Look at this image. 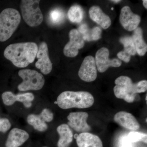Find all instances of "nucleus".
Masks as SVG:
<instances>
[{"label": "nucleus", "instance_id": "nucleus-1", "mask_svg": "<svg viewBox=\"0 0 147 147\" xmlns=\"http://www.w3.org/2000/svg\"><path fill=\"white\" fill-rule=\"evenodd\" d=\"M38 50V47L34 42L13 43L6 47L3 56L15 66L24 68L34 61Z\"/></svg>", "mask_w": 147, "mask_h": 147}, {"label": "nucleus", "instance_id": "nucleus-2", "mask_svg": "<svg viewBox=\"0 0 147 147\" xmlns=\"http://www.w3.org/2000/svg\"><path fill=\"white\" fill-rule=\"evenodd\" d=\"M114 92L116 97L128 103L134 102L137 94L144 92L147 89V81L142 80L134 84L129 77L122 76L115 81Z\"/></svg>", "mask_w": 147, "mask_h": 147}, {"label": "nucleus", "instance_id": "nucleus-3", "mask_svg": "<svg viewBox=\"0 0 147 147\" xmlns=\"http://www.w3.org/2000/svg\"><path fill=\"white\" fill-rule=\"evenodd\" d=\"M94 101L93 96L88 92L66 91L59 95L57 104L63 110L72 108L85 109L91 107Z\"/></svg>", "mask_w": 147, "mask_h": 147}, {"label": "nucleus", "instance_id": "nucleus-4", "mask_svg": "<svg viewBox=\"0 0 147 147\" xmlns=\"http://www.w3.org/2000/svg\"><path fill=\"white\" fill-rule=\"evenodd\" d=\"M21 21L20 13L15 9L5 8L0 12V42L10 38Z\"/></svg>", "mask_w": 147, "mask_h": 147}, {"label": "nucleus", "instance_id": "nucleus-5", "mask_svg": "<svg viewBox=\"0 0 147 147\" xmlns=\"http://www.w3.org/2000/svg\"><path fill=\"white\" fill-rule=\"evenodd\" d=\"M38 0H22L21 3V13L26 24L31 27L39 26L43 16L39 7Z\"/></svg>", "mask_w": 147, "mask_h": 147}, {"label": "nucleus", "instance_id": "nucleus-6", "mask_svg": "<svg viewBox=\"0 0 147 147\" xmlns=\"http://www.w3.org/2000/svg\"><path fill=\"white\" fill-rule=\"evenodd\" d=\"M18 74L23 80L18 86V89L20 91L39 90L44 86L45 83L44 76L36 70L21 69L18 71Z\"/></svg>", "mask_w": 147, "mask_h": 147}, {"label": "nucleus", "instance_id": "nucleus-7", "mask_svg": "<svg viewBox=\"0 0 147 147\" xmlns=\"http://www.w3.org/2000/svg\"><path fill=\"white\" fill-rule=\"evenodd\" d=\"M69 41L63 49L64 55L68 57H74L78 55L79 49L84 45V40L78 30L72 29L69 32Z\"/></svg>", "mask_w": 147, "mask_h": 147}, {"label": "nucleus", "instance_id": "nucleus-8", "mask_svg": "<svg viewBox=\"0 0 147 147\" xmlns=\"http://www.w3.org/2000/svg\"><path fill=\"white\" fill-rule=\"evenodd\" d=\"M109 50L105 47L100 48L96 54V64L97 70L101 73L105 72L110 67H118L121 65L122 62L120 60L109 59Z\"/></svg>", "mask_w": 147, "mask_h": 147}, {"label": "nucleus", "instance_id": "nucleus-9", "mask_svg": "<svg viewBox=\"0 0 147 147\" xmlns=\"http://www.w3.org/2000/svg\"><path fill=\"white\" fill-rule=\"evenodd\" d=\"M88 114L86 112H72L67 117V125L75 131L80 133L88 132L91 130L90 126L87 123Z\"/></svg>", "mask_w": 147, "mask_h": 147}, {"label": "nucleus", "instance_id": "nucleus-10", "mask_svg": "<svg viewBox=\"0 0 147 147\" xmlns=\"http://www.w3.org/2000/svg\"><path fill=\"white\" fill-rule=\"evenodd\" d=\"M36 57L38 60L35 63L37 68L45 75L49 74L53 69V64L49 57L48 48L46 42H42L40 44Z\"/></svg>", "mask_w": 147, "mask_h": 147}, {"label": "nucleus", "instance_id": "nucleus-11", "mask_svg": "<svg viewBox=\"0 0 147 147\" xmlns=\"http://www.w3.org/2000/svg\"><path fill=\"white\" fill-rule=\"evenodd\" d=\"M78 75L80 79L86 82H92L96 80L97 69L94 57L88 56L85 58L79 69Z\"/></svg>", "mask_w": 147, "mask_h": 147}, {"label": "nucleus", "instance_id": "nucleus-12", "mask_svg": "<svg viewBox=\"0 0 147 147\" xmlns=\"http://www.w3.org/2000/svg\"><path fill=\"white\" fill-rule=\"evenodd\" d=\"M1 98L4 104L7 106H11L17 101L23 103L26 108H29L32 107L34 96L31 92L15 94L11 92L6 91L2 94Z\"/></svg>", "mask_w": 147, "mask_h": 147}, {"label": "nucleus", "instance_id": "nucleus-13", "mask_svg": "<svg viewBox=\"0 0 147 147\" xmlns=\"http://www.w3.org/2000/svg\"><path fill=\"white\" fill-rule=\"evenodd\" d=\"M119 20L124 28L128 31H132L138 28L141 18L133 13L129 7L125 6L121 9Z\"/></svg>", "mask_w": 147, "mask_h": 147}, {"label": "nucleus", "instance_id": "nucleus-14", "mask_svg": "<svg viewBox=\"0 0 147 147\" xmlns=\"http://www.w3.org/2000/svg\"><path fill=\"white\" fill-rule=\"evenodd\" d=\"M114 119L119 125L129 130L135 131L140 128L139 122L131 113L120 111L116 113Z\"/></svg>", "mask_w": 147, "mask_h": 147}, {"label": "nucleus", "instance_id": "nucleus-15", "mask_svg": "<svg viewBox=\"0 0 147 147\" xmlns=\"http://www.w3.org/2000/svg\"><path fill=\"white\" fill-rule=\"evenodd\" d=\"M30 137L27 131L21 129L12 128L9 131L5 143L6 147H19Z\"/></svg>", "mask_w": 147, "mask_h": 147}, {"label": "nucleus", "instance_id": "nucleus-16", "mask_svg": "<svg viewBox=\"0 0 147 147\" xmlns=\"http://www.w3.org/2000/svg\"><path fill=\"white\" fill-rule=\"evenodd\" d=\"M90 18L103 29H107L111 25V19L102 11L99 7L93 6L89 11Z\"/></svg>", "mask_w": 147, "mask_h": 147}, {"label": "nucleus", "instance_id": "nucleus-17", "mask_svg": "<svg viewBox=\"0 0 147 147\" xmlns=\"http://www.w3.org/2000/svg\"><path fill=\"white\" fill-rule=\"evenodd\" d=\"M76 142L79 147H103L100 138L89 132L80 133L76 137Z\"/></svg>", "mask_w": 147, "mask_h": 147}, {"label": "nucleus", "instance_id": "nucleus-18", "mask_svg": "<svg viewBox=\"0 0 147 147\" xmlns=\"http://www.w3.org/2000/svg\"><path fill=\"white\" fill-rule=\"evenodd\" d=\"M57 131L59 135L58 147H68L73 139V134L67 124L63 123L58 126Z\"/></svg>", "mask_w": 147, "mask_h": 147}, {"label": "nucleus", "instance_id": "nucleus-19", "mask_svg": "<svg viewBox=\"0 0 147 147\" xmlns=\"http://www.w3.org/2000/svg\"><path fill=\"white\" fill-rule=\"evenodd\" d=\"M78 30L82 34L84 41L97 40L101 37L102 30L98 27L90 29L87 24H83L79 26Z\"/></svg>", "mask_w": 147, "mask_h": 147}, {"label": "nucleus", "instance_id": "nucleus-20", "mask_svg": "<svg viewBox=\"0 0 147 147\" xmlns=\"http://www.w3.org/2000/svg\"><path fill=\"white\" fill-rule=\"evenodd\" d=\"M138 55L144 56L147 51V45L143 38V31L140 28H137L134 30L132 37Z\"/></svg>", "mask_w": 147, "mask_h": 147}, {"label": "nucleus", "instance_id": "nucleus-21", "mask_svg": "<svg viewBox=\"0 0 147 147\" xmlns=\"http://www.w3.org/2000/svg\"><path fill=\"white\" fill-rule=\"evenodd\" d=\"M28 123L35 130L43 132L47 130L48 125L39 115L31 114L27 117Z\"/></svg>", "mask_w": 147, "mask_h": 147}, {"label": "nucleus", "instance_id": "nucleus-22", "mask_svg": "<svg viewBox=\"0 0 147 147\" xmlns=\"http://www.w3.org/2000/svg\"><path fill=\"white\" fill-rule=\"evenodd\" d=\"M84 16L83 9L80 6L77 5L72 6L67 12L69 19L72 23H80L83 20Z\"/></svg>", "mask_w": 147, "mask_h": 147}, {"label": "nucleus", "instance_id": "nucleus-23", "mask_svg": "<svg viewBox=\"0 0 147 147\" xmlns=\"http://www.w3.org/2000/svg\"><path fill=\"white\" fill-rule=\"evenodd\" d=\"M120 42L123 44L124 50V51L130 56H134L137 53L136 47L132 37L125 36L121 38Z\"/></svg>", "mask_w": 147, "mask_h": 147}, {"label": "nucleus", "instance_id": "nucleus-24", "mask_svg": "<svg viewBox=\"0 0 147 147\" xmlns=\"http://www.w3.org/2000/svg\"><path fill=\"white\" fill-rule=\"evenodd\" d=\"M64 13L59 9H53L49 13V19L52 24H60L64 18Z\"/></svg>", "mask_w": 147, "mask_h": 147}, {"label": "nucleus", "instance_id": "nucleus-25", "mask_svg": "<svg viewBox=\"0 0 147 147\" xmlns=\"http://www.w3.org/2000/svg\"><path fill=\"white\" fill-rule=\"evenodd\" d=\"M127 137L132 143L142 142L147 144V134L144 133L133 131L129 132Z\"/></svg>", "mask_w": 147, "mask_h": 147}, {"label": "nucleus", "instance_id": "nucleus-26", "mask_svg": "<svg viewBox=\"0 0 147 147\" xmlns=\"http://www.w3.org/2000/svg\"><path fill=\"white\" fill-rule=\"evenodd\" d=\"M42 120L45 122H50L54 119V114L53 112L48 108L42 109L41 113L39 114Z\"/></svg>", "mask_w": 147, "mask_h": 147}, {"label": "nucleus", "instance_id": "nucleus-27", "mask_svg": "<svg viewBox=\"0 0 147 147\" xmlns=\"http://www.w3.org/2000/svg\"><path fill=\"white\" fill-rule=\"evenodd\" d=\"M11 126V123L8 119L0 118V132L5 133L10 129Z\"/></svg>", "mask_w": 147, "mask_h": 147}, {"label": "nucleus", "instance_id": "nucleus-28", "mask_svg": "<svg viewBox=\"0 0 147 147\" xmlns=\"http://www.w3.org/2000/svg\"><path fill=\"white\" fill-rule=\"evenodd\" d=\"M119 147H134L131 143L127 138V136L122 138L119 143Z\"/></svg>", "mask_w": 147, "mask_h": 147}, {"label": "nucleus", "instance_id": "nucleus-29", "mask_svg": "<svg viewBox=\"0 0 147 147\" xmlns=\"http://www.w3.org/2000/svg\"><path fill=\"white\" fill-rule=\"evenodd\" d=\"M117 56L119 59L123 61L125 63H128L130 61V58H131L130 55L124 51H121L119 52L117 55Z\"/></svg>", "mask_w": 147, "mask_h": 147}, {"label": "nucleus", "instance_id": "nucleus-30", "mask_svg": "<svg viewBox=\"0 0 147 147\" xmlns=\"http://www.w3.org/2000/svg\"><path fill=\"white\" fill-rule=\"evenodd\" d=\"M147 1L146 0H144L143 1V4L144 7H145L146 9H147Z\"/></svg>", "mask_w": 147, "mask_h": 147}, {"label": "nucleus", "instance_id": "nucleus-31", "mask_svg": "<svg viewBox=\"0 0 147 147\" xmlns=\"http://www.w3.org/2000/svg\"><path fill=\"white\" fill-rule=\"evenodd\" d=\"M111 1L113 2V3H118L120 2L121 1H119V0H113V1Z\"/></svg>", "mask_w": 147, "mask_h": 147}, {"label": "nucleus", "instance_id": "nucleus-32", "mask_svg": "<svg viewBox=\"0 0 147 147\" xmlns=\"http://www.w3.org/2000/svg\"><path fill=\"white\" fill-rule=\"evenodd\" d=\"M47 147V146H44V147Z\"/></svg>", "mask_w": 147, "mask_h": 147}]
</instances>
